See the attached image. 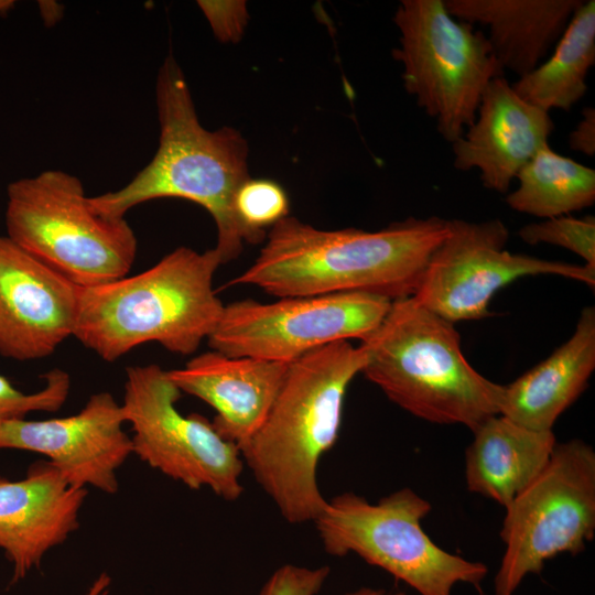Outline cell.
I'll list each match as a JSON object with an SVG mask.
<instances>
[{"instance_id": "6da1fadb", "label": "cell", "mask_w": 595, "mask_h": 595, "mask_svg": "<svg viewBox=\"0 0 595 595\" xmlns=\"http://www.w3.org/2000/svg\"><path fill=\"white\" fill-rule=\"evenodd\" d=\"M450 220L409 217L377 231L322 230L296 217L274 224L253 263L227 284L282 298L359 292L391 301L415 294Z\"/></svg>"}, {"instance_id": "7a4b0ae2", "label": "cell", "mask_w": 595, "mask_h": 595, "mask_svg": "<svg viewBox=\"0 0 595 595\" xmlns=\"http://www.w3.org/2000/svg\"><path fill=\"white\" fill-rule=\"evenodd\" d=\"M160 122L153 159L123 187L89 196L91 208L107 217L123 218L132 207L158 198L194 202L213 217L214 249L221 264L241 253L244 244H260L235 209L238 188L248 180V145L230 127L210 131L197 117L185 76L173 56L162 64L155 85Z\"/></svg>"}, {"instance_id": "3957f363", "label": "cell", "mask_w": 595, "mask_h": 595, "mask_svg": "<svg viewBox=\"0 0 595 595\" xmlns=\"http://www.w3.org/2000/svg\"><path fill=\"white\" fill-rule=\"evenodd\" d=\"M365 364L363 346L349 340L291 363L266 420L240 448L244 464L290 523L314 521L326 505L318 462L338 437L347 388Z\"/></svg>"}, {"instance_id": "277c9868", "label": "cell", "mask_w": 595, "mask_h": 595, "mask_svg": "<svg viewBox=\"0 0 595 595\" xmlns=\"http://www.w3.org/2000/svg\"><path fill=\"white\" fill-rule=\"evenodd\" d=\"M220 264L214 248L178 247L136 275L80 286L73 336L106 361L151 342L191 355L223 314L213 288Z\"/></svg>"}, {"instance_id": "5b68a950", "label": "cell", "mask_w": 595, "mask_h": 595, "mask_svg": "<svg viewBox=\"0 0 595 595\" xmlns=\"http://www.w3.org/2000/svg\"><path fill=\"white\" fill-rule=\"evenodd\" d=\"M360 345L366 354L364 376L410 414L472 432L499 414L504 386L476 371L463 355L454 323L413 295L392 301Z\"/></svg>"}, {"instance_id": "8992f818", "label": "cell", "mask_w": 595, "mask_h": 595, "mask_svg": "<svg viewBox=\"0 0 595 595\" xmlns=\"http://www.w3.org/2000/svg\"><path fill=\"white\" fill-rule=\"evenodd\" d=\"M7 237L78 286L128 274L138 240L126 218L96 213L80 180L47 170L7 188Z\"/></svg>"}, {"instance_id": "52a82bcc", "label": "cell", "mask_w": 595, "mask_h": 595, "mask_svg": "<svg viewBox=\"0 0 595 595\" xmlns=\"http://www.w3.org/2000/svg\"><path fill=\"white\" fill-rule=\"evenodd\" d=\"M431 509L426 499L407 487L377 502L346 491L326 500L313 522L329 555L356 554L418 595H452L458 583L479 587L487 565L434 543L421 524Z\"/></svg>"}, {"instance_id": "ba28073f", "label": "cell", "mask_w": 595, "mask_h": 595, "mask_svg": "<svg viewBox=\"0 0 595 595\" xmlns=\"http://www.w3.org/2000/svg\"><path fill=\"white\" fill-rule=\"evenodd\" d=\"M394 24L405 91L436 122L447 142L463 137L474 122L487 85L504 76L488 37L452 17L444 0H402Z\"/></svg>"}, {"instance_id": "9c48e42d", "label": "cell", "mask_w": 595, "mask_h": 595, "mask_svg": "<svg viewBox=\"0 0 595 595\" xmlns=\"http://www.w3.org/2000/svg\"><path fill=\"white\" fill-rule=\"evenodd\" d=\"M505 552L495 595H513L547 561L576 555L595 537V452L582 440L556 443L545 468L505 508Z\"/></svg>"}, {"instance_id": "30bf717a", "label": "cell", "mask_w": 595, "mask_h": 595, "mask_svg": "<svg viewBox=\"0 0 595 595\" xmlns=\"http://www.w3.org/2000/svg\"><path fill=\"white\" fill-rule=\"evenodd\" d=\"M182 394L159 365L126 369L121 408L132 429L133 454L191 489L237 500L244 491L240 450L204 416L183 415L176 408Z\"/></svg>"}, {"instance_id": "8fae6325", "label": "cell", "mask_w": 595, "mask_h": 595, "mask_svg": "<svg viewBox=\"0 0 595 595\" xmlns=\"http://www.w3.org/2000/svg\"><path fill=\"white\" fill-rule=\"evenodd\" d=\"M391 300L350 292L282 298L271 303L237 301L224 306L207 338L212 350L291 364L325 345L367 338L390 310Z\"/></svg>"}, {"instance_id": "7c38bea8", "label": "cell", "mask_w": 595, "mask_h": 595, "mask_svg": "<svg viewBox=\"0 0 595 595\" xmlns=\"http://www.w3.org/2000/svg\"><path fill=\"white\" fill-rule=\"evenodd\" d=\"M508 237V229L499 219H451L450 232L431 256L413 296L455 323L489 316L494 294L524 275H560L594 288L595 269L512 253L506 249Z\"/></svg>"}, {"instance_id": "4fadbf2b", "label": "cell", "mask_w": 595, "mask_h": 595, "mask_svg": "<svg viewBox=\"0 0 595 595\" xmlns=\"http://www.w3.org/2000/svg\"><path fill=\"white\" fill-rule=\"evenodd\" d=\"M125 423L121 403L110 392L100 391L69 416L1 422L0 450L39 453L71 485L115 494L117 470L133 454Z\"/></svg>"}, {"instance_id": "5bb4252c", "label": "cell", "mask_w": 595, "mask_h": 595, "mask_svg": "<svg viewBox=\"0 0 595 595\" xmlns=\"http://www.w3.org/2000/svg\"><path fill=\"white\" fill-rule=\"evenodd\" d=\"M79 288L0 236V355L26 361L73 336Z\"/></svg>"}, {"instance_id": "9a60e30c", "label": "cell", "mask_w": 595, "mask_h": 595, "mask_svg": "<svg viewBox=\"0 0 595 595\" xmlns=\"http://www.w3.org/2000/svg\"><path fill=\"white\" fill-rule=\"evenodd\" d=\"M86 497L87 488L71 485L47 459L32 463L19 480L0 475V549L12 565V583L78 529Z\"/></svg>"}, {"instance_id": "2e32d148", "label": "cell", "mask_w": 595, "mask_h": 595, "mask_svg": "<svg viewBox=\"0 0 595 595\" xmlns=\"http://www.w3.org/2000/svg\"><path fill=\"white\" fill-rule=\"evenodd\" d=\"M554 129L550 113L520 98L504 77L485 88L476 118L452 143L455 169H477L483 185L507 193L520 170L543 147Z\"/></svg>"}, {"instance_id": "e0dca14e", "label": "cell", "mask_w": 595, "mask_h": 595, "mask_svg": "<svg viewBox=\"0 0 595 595\" xmlns=\"http://www.w3.org/2000/svg\"><path fill=\"white\" fill-rule=\"evenodd\" d=\"M290 364L250 357H230L215 350L167 370L182 393L194 396L216 412L213 426L239 450L266 420Z\"/></svg>"}, {"instance_id": "ac0fdd59", "label": "cell", "mask_w": 595, "mask_h": 595, "mask_svg": "<svg viewBox=\"0 0 595 595\" xmlns=\"http://www.w3.org/2000/svg\"><path fill=\"white\" fill-rule=\"evenodd\" d=\"M595 369V309L582 310L572 336L547 359L504 386L499 414L537 431H552L585 390Z\"/></svg>"}, {"instance_id": "d6986e66", "label": "cell", "mask_w": 595, "mask_h": 595, "mask_svg": "<svg viewBox=\"0 0 595 595\" xmlns=\"http://www.w3.org/2000/svg\"><path fill=\"white\" fill-rule=\"evenodd\" d=\"M448 13L484 24L504 69L519 77L541 64L583 0H444Z\"/></svg>"}, {"instance_id": "ffe728a7", "label": "cell", "mask_w": 595, "mask_h": 595, "mask_svg": "<svg viewBox=\"0 0 595 595\" xmlns=\"http://www.w3.org/2000/svg\"><path fill=\"white\" fill-rule=\"evenodd\" d=\"M556 439L497 414L473 431L465 452V482L470 493L506 508L545 468Z\"/></svg>"}, {"instance_id": "44dd1931", "label": "cell", "mask_w": 595, "mask_h": 595, "mask_svg": "<svg viewBox=\"0 0 595 595\" xmlns=\"http://www.w3.org/2000/svg\"><path fill=\"white\" fill-rule=\"evenodd\" d=\"M595 64V1L577 8L553 54L511 84L524 101L549 112L569 111L586 93V78Z\"/></svg>"}, {"instance_id": "7402d4cb", "label": "cell", "mask_w": 595, "mask_h": 595, "mask_svg": "<svg viewBox=\"0 0 595 595\" xmlns=\"http://www.w3.org/2000/svg\"><path fill=\"white\" fill-rule=\"evenodd\" d=\"M518 186L506 197L519 213L541 218L569 215L595 202V171L554 152L549 144L520 170Z\"/></svg>"}, {"instance_id": "603a6c76", "label": "cell", "mask_w": 595, "mask_h": 595, "mask_svg": "<svg viewBox=\"0 0 595 595\" xmlns=\"http://www.w3.org/2000/svg\"><path fill=\"white\" fill-rule=\"evenodd\" d=\"M235 209L242 225L264 242V229L289 215V198L274 181L248 178L236 193Z\"/></svg>"}, {"instance_id": "cb8c5ba5", "label": "cell", "mask_w": 595, "mask_h": 595, "mask_svg": "<svg viewBox=\"0 0 595 595\" xmlns=\"http://www.w3.org/2000/svg\"><path fill=\"white\" fill-rule=\"evenodd\" d=\"M518 236L528 245L549 244L565 248L595 269V217L563 215L524 225Z\"/></svg>"}, {"instance_id": "d4e9b609", "label": "cell", "mask_w": 595, "mask_h": 595, "mask_svg": "<svg viewBox=\"0 0 595 595\" xmlns=\"http://www.w3.org/2000/svg\"><path fill=\"white\" fill-rule=\"evenodd\" d=\"M42 378L45 381L43 388L24 393L0 375V423L25 419L31 412H55L62 408L69 394V375L61 368H54Z\"/></svg>"}, {"instance_id": "484cf974", "label": "cell", "mask_w": 595, "mask_h": 595, "mask_svg": "<svg viewBox=\"0 0 595 595\" xmlns=\"http://www.w3.org/2000/svg\"><path fill=\"white\" fill-rule=\"evenodd\" d=\"M329 573L325 565L283 564L270 575L257 595H317Z\"/></svg>"}, {"instance_id": "4316f807", "label": "cell", "mask_w": 595, "mask_h": 595, "mask_svg": "<svg viewBox=\"0 0 595 595\" xmlns=\"http://www.w3.org/2000/svg\"><path fill=\"white\" fill-rule=\"evenodd\" d=\"M215 36L221 42H237L247 25L248 10L245 1H197Z\"/></svg>"}, {"instance_id": "83f0119b", "label": "cell", "mask_w": 595, "mask_h": 595, "mask_svg": "<svg viewBox=\"0 0 595 595\" xmlns=\"http://www.w3.org/2000/svg\"><path fill=\"white\" fill-rule=\"evenodd\" d=\"M570 148L585 155L595 154V109L587 107L582 118L569 137Z\"/></svg>"}, {"instance_id": "f1b7e54d", "label": "cell", "mask_w": 595, "mask_h": 595, "mask_svg": "<svg viewBox=\"0 0 595 595\" xmlns=\"http://www.w3.org/2000/svg\"><path fill=\"white\" fill-rule=\"evenodd\" d=\"M40 11L44 22L48 25L58 21L62 15V7L52 1H40Z\"/></svg>"}, {"instance_id": "f546056e", "label": "cell", "mask_w": 595, "mask_h": 595, "mask_svg": "<svg viewBox=\"0 0 595 595\" xmlns=\"http://www.w3.org/2000/svg\"><path fill=\"white\" fill-rule=\"evenodd\" d=\"M111 577L106 573H100L88 588L86 595H109Z\"/></svg>"}, {"instance_id": "4dcf8cb0", "label": "cell", "mask_w": 595, "mask_h": 595, "mask_svg": "<svg viewBox=\"0 0 595 595\" xmlns=\"http://www.w3.org/2000/svg\"><path fill=\"white\" fill-rule=\"evenodd\" d=\"M344 595H411V594H408L404 592H389L383 588L359 587L357 589L347 592Z\"/></svg>"}, {"instance_id": "1f68e13d", "label": "cell", "mask_w": 595, "mask_h": 595, "mask_svg": "<svg viewBox=\"0 0 595 595\" xmlns=\"http://www.w3.org/2000/svg\"><path fill=\"white\" fill-rule=\"evenodd\" d=\"M14 4V1L11 0H0V13L8 11Z\"/></svg>"}]
</instances>
